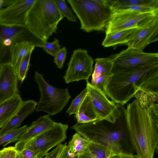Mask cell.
Instances as JSON below:
<instances>
[{
	"mask_svg": "<svg viewBox=\"0 0 158 158\" xmlns=\"http://www.w3.org/2000/svg\"><path fill=\"white\" fill-rule=\"evenodd\" d=\"M123 111L135 157L154 158L158 143V103L143 108L136 99Z\"/></svg>",
	"mask_w": 158,
	"mask_h": 158,
	"instance_id": "6da1fadb",
	"label": "cell"
},
{
	"mask_svg": "<svg viewBox=\"0 0 158 158\" xmlns=\"http://www.w3.org/2000/svg\"><path fill=\"white\" fill-rule=\"evenodd\" d=\"M64 17L54 0H35L28 11L26 26L37 41L40 47L56 32Z\"/></svg>",
	"mask_w": 158,
	"mask_h": 158,
	"instance_id": "7a4b0ae2",
	"label": "cell"
},
{
	"mask_svg": "<svg viewBox=\"0 0 158 158\" xmlns=\"http://www.w3.org/2000/svg\"><path fill=\"white\" fill-rule=\"evenodd\" d=\"M86 32L102 31L112 14L110 0H67Z\"/></svg>",
	"mask_w": 158,
	"mask_h": 158,
	"instance_id": "3957f363",
	"label": "cell"
},
{
	"mask_svg": "<svg viewBox=\"0 0 158 158\" xmlns=\"http://www.w3.org/2000/svg\"><path fill=\"white\" fill-rule=\"evenodd\" d=\"M157 66L158 63H156L113 73L105 94L115 103L124 105L135 97L134 84L139 77Z\"/></svg>",
	"mask_w": 158,
	"mask_h": 158,
	"instance_id": "277c9868",
	"label": "cell"
},
{
	"mask_svg": "<svg viewBox=\"0 0 158 158\" xmlns=\"http://www.w3.org/2000/svg\"><path fill=\"white\" fill-rule=\"evenodd\" d=\"M102 121L81 124L77 123L71 128L92 143L110 149L119 155L124 157H135V156L124 152L122 148V131L110 130L101 123Z\"/></svg>",
	"mask_w": 158,
	"mask_h": 158,
	"instance_id": "5b68a950",
	"label": "cell"
},
{
	"mask_svg": "<svg viewBox=\"0 0 158 158\" xmlns=\"http://www.w3.org/2000/svg\"><path fill=\"white\" fill-rule=\"evenodd\" d=\"M68 127V124L56 122L50 128L25 143L18 141L14 147L18 152L27 149L34 152L37 158H43L50 150L65 141Z\"/></svg>",
	"mask_w": 158,
	"mask_h": 158,
	"instance_id": "8992f818",
	"label": "cell"
},
{
	"mask_svg": "<svg viewBox=\"0 0 158 158\" xmlns=\"http://www.w3.org/2000/svg\"><path fill=\"white\" fill-rule=\"evenodd\" d=\"M34 78L40 94L35 111L46 113L49 115L60 112L71 98L68 89L57 88L49 84L37 72L35 73Z\"/></svg>",
	"mask_w": 158,
	"mask_h": 158,
	"instance_id": "52a82bcc",
	"label": "cell"
},
{
	"mask_svg": "<svg viewBox=\"0 0 158 158\" xmlns=\"http://www.w3.org/2000/svg\"><path fill=\"white\" fill-rule=\"evenodd\" d=\"M24 41L39 47L36 40L26 25L8 26L0 23V66L11 63L10 50L17 43Z\"/></svg>",
	"mask_w": 158,
	"mask_h": 158,
	"instance_id": "ba28073f",
	"label": "cell"
},
{
	"mask_svg": "<svg viewBox=\"0 0 158 158\" xmlns=\"http://www.w3.org/2000/svg\"><path fill=\"white\" fill-rule=\"evenodd\" d=\"M158 16V9L149 12L130 10L113 11L105 28L106 34L136 27H142Z\"/></svg>",
	"mask_w": 158,
	"mask_h": 158,
	"instance_id": "9c48e42d",
	"label": "cell"
},
{
	"mask_svg": "<svg viewBox=\"0 0 158 158\" xmlns=\"http://www.w3.org/2000/svg\"><path fill=\"white\" fill-rule=\"evenodd\" d=\"M113 61V74L158 63V53H146L130 47L110 57Z\"/></svg>",
	"mask_w": 158,
	"mask_h": 158,
	"instance_id": "30bf717a",
	"label": "cell"
},
{
	"mask_svg": "<svg viewBox=\"0 0 158 158\" xmlns=\"http://www.w3.org/2000/svg\"><path fill=\"white\" fill-rule=\"evenodd\" d=\"M94 60L85 49L73 51L63 77L67 84L81 80L88 81L93 72Z\"/></svg>",
	"mask_w": 158,
	"mask_h": 158,
	"instance_id": "8fae6325",
	"label": "cell"
},
{
	"mask_svg": "<svg viewBox=\"0 0 158 158\" xmlns=\"http://www.w3.org/2000/svg\"><path fill=\"white\" fill-rule=\"evenodd\" d=\"M86 81L88 93L98 117L101 121L115 123L121 117V110L105 93L93 86L88 81Z\"/></svg>",
	"mask_w": 158,
	"mask_h": 158,
	"instance_id": "7c38bea8",
	"label": "cell"
},
{
	"mask_svg": "<svg viewBox=\"0 0 158 158\" xmlns=\"http://www.w3.org/2000/svg\"><path fill=\"white\" fill-rule=\"evenodd\" d=\"M135 97L143 107L158 103V66L141 76L134 84Z\"/></svg>",
	"mask_w": 158,
	"mask_h": 158,
	"instance_id": "4fadbf2b",
	"label": "cell"
},
{
	"mask_svg": "<svg viewBox=\"0 0 158 158\" xmlns=\"http://www.w3.org/2000/svg\"><path fill=\"white\" fill-rule=\"evenodd\" d=\"M35 0H14L0 9V23L8 26H25L27 13Z\"/></svg>",
	"mask_w": 158,
	"mask_h": 158,
	"instance_id": "5bb4252c",
	"label": "cell"
},
{
	"mask_svg": "<svg viewBox=\"0 0 158 158\" xmlns=\"http://www.w3.org/2000/svg\"><path fill=\"white\" fill-rule=\"evenodd\" d=\"M16 72L10 63L0 66V103L19 94Z\"/></svg>",
	"mask_w": 158,
	"mask_h": 158,
	"instance_id": "9a60e30c",
	"label": "cell"
},
{
	"mask_svg": "<svg viewBox=\"0 0 158 158\" xmlns=\"http://www.w3.org/2000/svg\"><path fill=\"white\" fill-rule=\"evenodd\" d=\"M95 61V65L90 83L105 93L106 87L113 74L112 72L113 61L110 57L97 58Z\"/></svg>",
	"mask_w": 158,
	"mask_h": 158,
	"instance_id": "2e32d148",
	"label": "cell"
},
{
	"mask_svg": "<svg viewBox=\"0 0 158 158\" xmlns=\"http://www.w3.org/2000/svg\"><path fill=\"white\" fill-rule=\"evenodd\" d=\"M158 40V16L143 27L128 47L143 50L148 45Z\"/></svg>",
	"mask_w": 158,
	"mask_h": 158,
	"instance_id": "e0dca14e",
	"label": "cell"
},
{
	"mask_svg": "<svg viewBox=\"0 0 158 158\" xmlns=\"http://www.w3.org/2000/svg\"><path fill=\"white\" fill-rule=\"evenodd\" d=\"M37 105L33 100L23 101L17 111L0 129V137L19 128L23 120L34 111Z\"/></svg>",
	"mask_w": 158,
	"mask_h": 158,
	"instance_id": "ac0fdd59",
	"label": "cell"
},
{
	"mask_svg": "<svg viewBox=\"0 0 158 158\" xmlns=\"http://www.w3.org/2000/svg\"><path fill=\"white\" fill-rule=\"evenodd\" d=\"M143 27L127 29L106 34L102 45L104 47L121 44L127 45L134 40Z\"/></svg>",
	"mask_w": 158,
	"mask_h": 158,
	"instance_id": "d6986e66",
	"label": "cell"
},
{
	"mask_svg": "<svg viewBox=\"0 0 158 158\" xmlns=\"http://www.w3.org/2000/svg\"><path fill=\"white\" fill-rule=\"evenodd\" d=\"M56 123L48 114L42 116L32 122L21 135L18 141L20 143L27 142L50 128Z\"/></svg>",
	"mask_w": 158,
	"mask_h": 158,
	"instance_id": "ffe728a7",
	"label": "cell"
},
{
	"mask_svg": "<svg viewBox=\"0 0 158 158\" xmlns=\"http://www.w3.org/2000/svg\"><path fill=\"white\" fill-rule=\"evenodd\" d=\"M23 101L18 94L0 103V129L17 111Z\"/></svg>",
	"mask_w": 158,
	"mask_h": 158,
	"instance_id": "44dd1931",
	"label": "cell"
},
{
	"mask_svg": "<svg viewBox=\"0 0 158 158\" xmlns=\"http://www.w3.org/2000/svg\"><path fill=\"white\" fill-rule=\"evenodd\" d=\"M77 123L81 124L96 121H102L94 110L90 96L88 93L75 115Z\"/></svg>",
	"mask_w": 158,
	"mask_h": 158,
	"instance_id": "7402d4cb",
	"label": "cell"
},
{
	"mask_svg": "<svg viewBox=\"0 0 158 158\" xmlns=\"http://www.w3.org/2000/svg\"><path fill=\"white\" fill-rule=\"evenodd\" d=\"M93 143L77 133L74 134L67 145V158H76L81 156Z\"/></svg>",
	"mask_w": 158,
	"mask_h": 158,
	"instance_id": "603a6c76",
	"label": "cell"
},
{
	"mask_svg": "<svg viewBox=\"0 0 158 158\" xmlns=\"http://www.w3.org/2000/svg\"><path fill=\"white\" fill-rule=\"evenodd\" d=\"M35 47L32 43L24 41L13 45L10 50L11 64L16 72L23 57L29 52L33 51Z\"/></svg>",
	"mask_w": 158,
	"mask_h": 158,
	"instance_id": "cb8c5ba5",
	"label": "cell"
},
{
	"mask_svg": "<svg viewBox=\"0 0 158 158\" xmlns=\"http://www.w3.org/2000/svg\"><path fill=\"white\" fill-rule=\"evenodd\" d=\"M115 155H120L110 149L92 143L81 156L76 158H108Z\"/></svg>",
	"mask_w": 158,
	"mask_h": 158,
	"instance_id": "d4e9b609",
	"label": "cell"
},
{
	"mask_svg": "<svg viewBox=\"0 0 158 158\" xmlns=\"http://www.w3.org/2000/svg\"><path fill=\"white\" fill-rule=\"evenodd\" d=\"M112 11L133 6H142L158 8V0H110Z\"/></svg>",
	"mask_w": 158,
	"mask_h": 158,
	"instance_id": "484cf974",
	"label": "cell"
},
{
	"mask_svg": "<svg viewBox=\"0 0 158 158\" xmlns=\"http://www.w3.org/2000/svg\"><path fill=\"white\" fill-rule=\"evenodd\" d=\"M28 126L25 125L13 130L10 131L0 137V146L3 147L9 143L18 141L21 135L27 129Z\"/></svg>",
	"mask_w": 158,
	"mask_h": 158,
	"instance_id": "4316f807",
	"label": "cell"
},
{
	"mask_svg": "<svg viewBox=\"0 0 158 158\" xmlns=\"http://www.w3.org/2000/svg\"><path fill=\"white\" fill-rule=\"evenodd\" d=\"M32 52H30L23 57L17 70L16 73L18 80L21 83L25 79L29 69L30 61Z\"/></svg>",
	"mask_w": 158,
	"mask_h": 158,
	"instance_id": "83f0119b",
	"label": "cell"
},
{
	"mask_svg": "<svg viewBox=\"0 0 158 158\" xmlns=\"http://www.w3.org/2000/svg\"><path fill=\"white\" fill-rule=\"evenodd\" d=\"M88 93V89L86 86V88L72 100L70 106L66 111V113L69 115L73 114H75L79 106Z\"/></svg>",
	"mask_w": 158,
	"mask_h": 158,
	"instance_id": "f1b7e54d",
	"label": "cell"
},
{
	"mask_svg": "<svg viewBox=\"0 0 158 158\" xmlns=\"http://www.w3.org/2000/svg\"><path fill=\"white\" fill-rule=\"evenodd\" d=\"M59 11L64 17L71 22H76L75 16L67 6L64 0H54Z\"/></svg>",
	"mask_w": 158,
	"mask_h": 158,
	"instance_id": "f546056e",
	"label": "cell"
},
{
	"mask_svg": "<svg viewBox=\"0 0 158 158\" xmlns=\"http://www.w3.org/2000/svg\"><path fill=\"white\" fill-rule=\"evenodd\" d=\"M45 158H67V148L66 143H61L45 156Z\"/></svg>",
	"mask_w": 158,
	"mask_h": 158,
	"instance_id": "4dcf8cb0",
	"label": "cell"
},
{
	"mask_svg": "<svg viewBox=\"0 0 158 158\" xmlns=\"http://www.w3.org/2000/svg\"><path fill=\"white\" fill-rule=\"evenodd\" d=\"M42 48L48 54L54 56L60 49V46L59 40L56 38H54L52 42L47 41L45 42L43 45Z\"/></svg>",
	"mask_w": 158,
	"mask_h": 158,
	"instance_id": "1f68e13d",
	"label": "cell"
},
{
	"mask_svg": "<svg viewBox=\"0 0 158 158\" xmlns=\"http://www.w3.org/2000/svg\"><path fill=\"white\" fill-rule=\"evenodd\" d=\"M67 49L66 47H64L56 54L54 57V62L58 68L61 69L66 58Z\"/></svg>",
	"mask_w": 158,
	"mask_h": 158,
	"instance_id": "d6a6232c",
	"label": "cell"
},
{
	"mask_svg": "<svg viewBox=\"0 0 158 158\" xmlns=\"http://www.w3.org/2000/svg\"><path fill=\"white\" fill-rule=\"evenodd\" d=\"M18 154L14 146L5 148L0 150V158H15Z\"/></svg>",
	"mask_w": 158,
	"mask_h": 158,
	"instance_id": "836d02e7",
	"label": "cell"
},
{
	"mask_svg": "<svg viewBox=\"0 0 158 158\" xmlns=\"http://www.w3.org/2000/svg\"><path fill=\"white\" fill-rule=\"evenodd\" d=\"M18 158H37L36 154L33 151L24 149L18 152Z\"/></svg>",
	"mask_w": 158,
	"mask_h": 158,
	"instance_id": "e575fe53",
	"label": "cell"
},
{
	"mask_svg": "<svg viewBox=\"0 0 158 158\" xmlns=\"http://www.w3.org/2000/svg\"><path fill=\"white\" fill-rule=\"evenodd\" d=\"M124 157L118 155H115L111 156L109 158H123Z\"/></svg>",
	"mask_w": 158,
	"mask_h": 158,
	"instance_id": "d590c367",
	"label": "cell"
},
{
	"mask_svg": "<svg viewBox=\"0 0 158 158\" xmlns=\"http://www.w3.org/2000/svg\"><path fill=\"white\" fill-rule=\"evenodd\" d=\"M3 0H0V9H1V7L3 6Z\"/></svg>",
	"mask_w": 158,
	"mask_h": 158,
	"instance_id": "8d00e7d4",
	"label": "cell"
},
{
	"mask_svg": "<svg viewBox=\"0 0 158 158\" xmlns=\"http://www.w3.org/2000/svg\"><path fill=\"white\" fill-rule=\"evenodd\" d=\"M123 158H136L135 157H124Z\"/></svg>",
	"mask_w": 158,
	"mask_h": 158,
	"instance_id": "74e56055",
	"label": "cell"
},
{
	"mask_svg": "<svg viewBox=\"0 0 158 158\" xmlns=\"http://www.w3.org/2000/svg\"><path fill=\"white\" fill-rule=\"evenodd\" d=\"M15 158H18V155L17 156H16V157Z\"/></svg>",
	"mask_w": 158,
	"mask_h": 158,
	"instance_id": "f35d334b",
	"label": "cell"
},
{
	"mask_svg": "<svg viewBox=\"0 0 158 158\" xmlns=\"http://www.w3.org/2000/svg\"><path fill=\"white\" fill-rule=\"evenodd\" d=\"M43 158H45V157H43Z\"/></svg>",
	"mask_w": 158,
	"mask_h": 158,
	"instance_id": "ab89813d",
	"label": "cell"
},
{
	"mask_svg": "<svg viewBox=\"0 0 158 158\" xmlns=\"http://www.w3.org/2000/svg\"></svg>",
	"mask_w": 158,
	"mask_h": 158,
	"instance_id": "60d3db41",
	"label": "cell"
}]
</instances>
